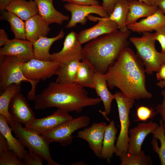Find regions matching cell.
Wrapping results in <instances>:
<instances>
[{"instance_id": "obj_26", "label": "cell", "mask_w": 165, "mask_h": 165, "mask_svg": "<svg viewBox=\"0 0 165 165\" xmlns=\"http://www.w3.org/2000/svg\"><path fill=\"white\" fill-rule=\"evenodd\" d=\"M117 132L115 123L112 120L106 128L100 158L101 159L105 160L108 163L110 162L111 159L116 152L115 143Z\"/></svg>"}, {"instance_id": "obj_32", "label": "cell", "mask_w": 165, "mask_h": 165, "mask_svg": "<svg viewBox=\"0 0 165 165\" xmlns=\"http://www.w3.org/2000/svg\"><path fill=\"white\" fill-rule=\"evenodd\" d=\"M2 12L1 18L9 23L11 30L13 33L15 38L26 39L25 22L16 15L6 10Z\"/></svg>"}, {"instance_id": "obj_41", "label": "cell", "mask_w": 165, "mask_h": 165, "mask_svg": "<svg viewBox=\"0 0 165 165\" xmlns=\"http://www.w3.org/2000/svg\"><path fill=\"white\" fill-rule=\"evenodd\" d=\"M10 150L6 139L0 133V152H6Z\"/></svg>"}, {"instance_id": "obj_38", "label": "cell", "mask_w": 165, "mask_h": 165, "mask_svg": "<svg viewBox=\"0 0 165 165\" xmlns=\"http://www.w3.org/2000/svg\"><path fill=\"white\" fill-rule=\"evenodd\" d=\"M161 94L163 97V101L161 104L157 105L156 109L163 120V128L165 133V89L162 91Z\"/></svg>"}, {"instance_id": "obj_11", "label": "cell", "mask_w": 165, "mask_h": 165, "mask_svg": "<svg viewBox=\"0 0 165 165\" xmlns=\"http://www.w3.org/2000/svg\"><path fill=\"white\" fill-rule=\"evenodd\" d=\"M64 9L70 12L71 19L66 28H70L76 26L80 23L84 25L88 16L91 14H95L101 17H106L109 14L101 6L98 5H81L68 3L64 5Z\"/></svg>"}, {"instance_id": "obj_14", "label": "cell", "mask_w": 165, "mask_h": 165, "mask_svg": "<svg viewBox=\"0 0 165 165\" xmlns=\"http://www.w3.org/2000/svg\"><path fill=\"white\" fill-rule=\"evenodd\" d=\"M0 55L13 56L23 62H27L35 58L33 43L26 39H9L0 49Z\"/></svg>"}, {"instance_id": "obj_45", "label": "cell", "mask_w": 165, "mask_h": 165, "mask_svg": "<svg viewBox=\"0 0 165 165\" xmlns=\"http://www.w3.org/2000/svg\"><path fill=\"white\" fill-rule=\"evenodd\" d=\"M12 0H0V9L1 12L4 10Z\"/></svg>"}, {"instance_id": "obj_15", "label": "cell", "mask_w": 165, "mask_h": 165, "mask_svg": "<svg viewBox=\"0 0 165 165\" xmlns=\"http://www.w3.org/2000/svg\"><path fill=\"white\" fill-rule=\"evenodd\" d=\"M107 125L105 122L94 123L90 126L79 131L76 136L86 141L95 156L99 158Z\"/></svg>"}, {"instance_id": "obj_44", "label": "cell", "mask_w": 165, "mask_h": 165, "mask_svg": "<svg viewBox=\"0 0 165 165\" xmlns=\"http://www.w3.org/2000/svg\"><path fill=\"white\" fill-rule=\"evenodd\" d=\"M156 5L165 14V0H156Z\"/></svg>"}, {"instance_id": "obj_36", "label": "cell", "mask_w": 165, "mask_h": 165, "mask_svg": "<svg viewBox=\"0 0 165 165\" xmlns=\"http://www.w3.org/2000/svg\"><path fill=\"white\" fill-rule=\"evenodd\" d=\"M44 158L40 154L31 150L24 156L23 163L24 165H42Z\"/></svg>"}, {"instance_id": "obj_40", "label": "cell", "mask_w": 165, "mask_h": 165, "mask_svg": "<svg viewBox=\"0 0 165 165\" xmlns=\"http://www.w3.org/2000/svg\"><path fill=\"white\" fill-rule=\"evenodd\" d=\"M102 6L109 15L112 12L117 0H102Z\"/></svg>"}, {"instance_id": "obj_12", "label": "cell", "mask_w": 165, "mask_h": 165, "mask_svg": "<svg viewBox=\"0 0 165 165\" xmlns=\"http://www.w3.org/2000/svg\"><path fill=\"white\" fill-rule=\"evenodd\" d=\"M73 118L68 112L58 108L53 114L47 117L40 119L35 118L29 124L24 125V127L42 135Z\"/></svg>"}, {"instance_id": "obj_33", "label": "cell", "mask_w": 165, "mask_h": 165, "mask_svg": "<svg viewBox=\"0 0 165 165\" xmlns=\"http://www.w3.org/2000/svg\"><path fill=\"white\" fill-rule=\"evenodd\" d=\"M120 159L121 165H148L152 164L150 158L146 156L142 150L138 155L130 154L127 152L125 153Z\"/></svg>"}, {"instance_id": "obj_22", "label": "cell", "mask_w": 165, "mask_h": 165, "mask_svg": "<svg viewBox=\"0 0 165 165\" xmlns=\"http://www.w3.org/2000/svg\"><path fill=\"white\" fill-rule=\"evenodd\" d=\"M6 118L0 114V133L6 139L9 149L15 153L20 160H23L28 153L25 148V146L18 138L13 137L12 134V130Z\"/></svg>"}, {"instance_id": "obj_21", "label": "cell", "mask_w": 165, "mask_h": 165, "mask_svg": "<svg viewBox=\"0 0 165 165\" xmlns=\"http://www.w3.org/2000/svg\"><path fill=\"white\" fill-rule=\"evenodd\" d=\"M39 15L49 25L56 23L61 25L69 19V16L64 15L54 7L53 0H34Z\"/></svg>"}, {"instance_id": "obj_10", "label": "cell", "mask_w": 165, "mask_h": 165, "mask_svg": "<svg viewBox=\"0 0 165 165\" xmlns=\"http://www.w3.org/2000/svg\"><path fill=\"white\" fill-rule=\"evenodd\" d=\"M83 47L78 38V34L74 31L66 36L62 50L51 54V61H56L60 64L73 60H82Z\"/></svg>"}, {"instance_id": "obj_30", "label": "cell", "mask_w": 165, "mask_h": 165, "mask_svg": "<svg viewBox=\"0 0 165 165\" xmlns=\"http://www.w3.org/2000/svg\"><path fill=\"white\" fill-rule=\"evenodd\" d=\"M160 125L152 133L153 138L151 141L152 148L159 157L161 165H165V133L162 119Z\"/></svg>"}, {"instance_id": "obj_6", "label": "cell", "mask_w": 165, "mask_h": 165, "mask_svg": "<svg viewBox=\"0 0 165 165\" xmlns=\"http://www.w3.org/2000/svg\"><path fill=\"white\" fill-rule=\"evenodd\" d=\"M60 65L56 61H43L35 58L24 63L22 68L24 75L31 81L32 86L28 94L29 100H34L36 96V87L40 81H44L56 75Z\"/></svg>"}, {"instance_id": "obj_2", "label": "cell", "mask_w": 165, "mask_h": 165, "mask_svg": "<svg viewBox=\"0 0 165 165\" xmlns=\"http://www.w3.org/2000/svg\"><path fill=\"white\" fill-rule=\"evenodd\" d=\"M35 108L38 109L56 107L68 112L80 113L87 106L99 104V97L88 96L84 87L75 83L60 84L50 83L48 86L36 96L34 100Z\"/></svg>"}, {"instance_id": "obj_1", "label": "cell", "mask_w": 165, "mask_h": 165, "mask_svg": "<svg viewBox=\"0 0 165 165\" xmlns=\"http://www.w3.org/2000/svg\"><path fill=\"white\" fill-rule=\"evenodd\" d=\"M145 73L142 61L130 48L126 47L104 76L109 88L117 87L126 97L139 100L152 97L146 88Z\"/></svg>"}, {"instance_id": "obj_46", "label": "cell", "mask_w": 165, "mask_h": 165, "mask_svg": "<svg viewBox=\"0 0 165 165\" xmlns=\"http://www.w3.org/2000/svg\"><path fill=\"white\" fill-rule=\"evenodd\" d=\"M151 6L156 5V0H138Z\"/></svg>"}, {"instance_id": "obj_27", "label": "cell", "mask_w": 165, "mask_h": 165, "mask_svg": "<svg viewBox=\"0 0 165 165\" xmlns=\"http://www.w3.org/2000/svg\"><path fill=\"white\" fill-rule=\"evenodd\" d=\"M127 0H117L112 12L109 14L108 19L115 22L120 31L125 32L128 29L126 23L129 11Z\"/></svg>"}, {"instance_id": "obj_39", "label": "cell", "mask_w": 165, "mask_h": 165, "mask_svg": "<svg viewBox=\"0 0 165 165\" xmlns=\"http://www.w3.org/2000/svg\"><path fill=\"white\" fill-rule=\"evenodd\" d=\"M73 4L81 5H99L97 0H61Z\"/></svg>"}, {"instance_id": "obj_3", "label": "cell", "mask_w": 165, "mask_h": 165, "mask_svg": "<svg viewBox=\"0 0 165 165\" xmlns=\"http://www.w3.org/2000/svg\"><path fill=\"white\" fill-rule=\"evenodd\" d=\"M130 31L118 30L100 36L83 47L82 61L87 62L95 72L105 74L117 60L122 50L127 47Z\"/></svg>"}, {"instance_id": "obj_25", "label": "cell", "mask_w": 165, "mask_h": 165, "mask_svg": "<svg viewBox=\"0 0 165 165\" xmlns=\"http://www.w3.org/2000/svg\"><path fill=\"white\" fill-rule=\"evenodd\" d=\"M65 33L62 29L56 36L47 38L41 36L33 43V52L35 59L46 61H51L50 48L55 41L64 37Z\"/></svg>"}, {"instance_id": "obj_8", "label": "cell", "mask_w": 165, "mask_h": 165, "mask_svg": "<svg viewBox=\"0 0 165 165\" xmlns=\"http://www.w3.org/2000/svg\"><path fill=\"white\" fill-rule=\"evenodd\" d=\"M90 122L88 116H82L67 121L41 135L49 143L57 142L65 147L72 142V134L79 129L87 127Z\"/></svg>"}, {"instance_id": "obj_5", "label": "cell", "mask_w": 165, "mask_h": 165, "mask_svg": "<svg viewBox=\"0 0 165 165\" xmlns=\"http://www.w3.org/2000/svg\"><path fill=\"white\" fill-rule=\"evenodd\" d=\"M9 125L16 137L28 150L41 155L48 165H60L52 159L49 150V143L41 134L33 132L13 119Z\"/></svg>"}, {"instance_id": "obj_34", "label": "cell", "mask_w": 165, "mask_h": 165, "mask_svg": "<svg viewBox=\"0 0 165 165\" xmlns=\"http://www.w3.org/2000/svg\"><path fill=\"white\" fill-rule=\"evenodd\" d=\"M0 165H24L16 154L11 150L0 152Z\"/></svg>"}, {"instance_id": "obj_23", "label": "cell", "mask_w": 165, "mask_h": 165, "mask_svg": "<svg viewBox=\"0 0 165 165\" xmlns=\"http://www.w3.org/2000/svg\"><path fill=\"white\" fill-rule=\"evenodd\" d=\"M129 11L127 16V25L137 22L142 17H147L154 14L157 11L156 5L151 6L138 0H128Z\"/></svg>"}, {"instance_id": "obj_24", "label": "cell", "mask_w": 165, "mask_h": 165, "mask_svg": "<svg viewBox=\"0 0 165 165\" xmlns=\"http://www.w3.org/2000/svg\"><path fill=\"white\" fill-rule=\"evenodd\" d=\"M5 10L14 14L25 21L38 14L37 6L32 0H12Z\"/></svg>"}, {"instance_id": "obj_7", "label": "cell", "mask_w": 165, "mask_h": 165, "mask_svg": "<svg viewBox=\"0 0 165 165\" xmlns=\"http://www.w3.org/2000/svg\"><path fill=\"white\" fill-rule=\"evenodd\" d=\"M118 107L120 124V130L116 144L115 154L120 158L128 152L129 145V131L130 125L129 114L134 100L125 97L121 92L114 94Z\"/></svg>"}, {"instance_id": "obj_42", "label": "cell", "mask_w": 165, "mask_h": 165, "mask_svg": "<svg viewBox=\"0 0 165 165\" xmlns=\"http://www.w3.org/2000/svg\"><path fill=\"white\" fill-rule=\"evenodd\" d=\"M157 72L156 76L158 80L165 79V64H163Z\"/></svg>"}, {"instance_id": "obj_37", "label": "cell", "mask_w": 165, "mask_h": 165, "mask_svg": "<svg viewBox=\"0 0 165 165\" xmlns=\"http://www.w3.org/2000/svg\"><path fill=\"white\" fill-rule=\"evenodd\" d=\"M153 34V38L155 41H158L160 45L161 52L165 54V25L156 29Z\"/></svg>"}, {"instance_id": "obj_31", "label": "cell", "mask_w": 165, "mask_h": 165, "mask_svg": "<svg viewBox=\"0 0 165 165\" xmlns=\"http://www.w3.org/2000/svg\"><path fill=\"white\" fill-rule=\"evenodd\" d=\"M94 71L86 62L79 61L77 70L75 83L84 87L94 89Z\"/></svg>"}, {"instance_id": "obj_19", "label": "cell", "mask_w": 165, "mask_h": 165, "mask_svg": "<svg viewBox=\"0 0 165 165\" xmlns=\"http://www.w3.org/2000/svg\"><path fill=\"white\" fill-rule=\"evenodd\" d=\"M108 87L104 74L94 72V89L102 101L105 108L104 111H100L108 120L107 116L110 113L111 104L115 96L109 90Z\"/></svg>"}, {"instance_id": "obj_4", "label": "cell", "mask_w": 165, "mask_h": 165, "mask_svg": "<svg viewBox=\"0 0 165 165\" xmlns=\"http://www.w3.org/2000/svg\"><path fill=\"white\" fill-rule=\"evenodd\" d=\"M153 36V34L146 32L142 33L140 37L130 38V41L136 50L137 55L145 67V73L148 75L157 72L165 64V54L157 51L155 46L156 41Z\"/></svg>"}, {"instance_id": "obj_35", "label": "cell", "mask_w": 165, "mask_h": 165, "mask_svg": "<svg viewBox=\"0 0 165 165\" xmlns=\"http://www.w3.org/2000/svg\"><path fill=\"white\" fill-rule=\"evenodd\" d=\"M158 113L155 111L152 108L144 106H141L137 109L136 116L138 119L137 121L145 122L148 119L154 118Z\"/></svg>"}, {"instance_id": "obj_29", "label": "cell", "mask_w": 165, "mask_h": 165, "mask_svg": "<svg viewBox=\"0 0 165 165\" xmlns=\"http://www.w3.org/2000/svg\"><path fill=\"white\" fill-rule=\"evenodd\" d=\"M80 61L73 60L60 64L57 72L56 82L60 84L75 83L79 63Z\"/></svg>"}, {"instance_id": "obj_20", "label": "cell", "mask_w": 165, "mask_h": 165, "mask_svg": "<svg viewBox=\"0 0 165 165\" xmlns=\"http://www.w3.org/2000/svg\"><path fill=\"white\" fill-rule=\"evenodd\" d=\"M25 22L26 40L32 43L40 37H46L50 31L49 24L38 14Z\"/></svg>"}, {"instance_id": "obj_17", "label": "cell", "mask_w": 165, "mask_h": 165, "mask_svg": "<svg viewBox=\"0 0 165 165\" xmlns=\"http://www.w3.org/2000/svg\"><path fill=\"white\" fill-rule=\"evenodd\" d=\"M9 110L14 120L24 125L29 124L35 118L26 98L20 92L16 94L11 99Z\"/></svg>"}, {"instance_id": "obj_47", "label": "cell", "mask_w": 165, "mask_h": 165, "mask_svg": "<svg viewBox=\"0 0 165 165\" xmlns=\"http://www.w3.org/2000/svg\"><path fill=\"white\" fill-rule=\"evenodd\" d=\"M156 85L161 88H165V79L159 81Z\"/></svg>"}, {"instance_id": "obj_9", "label": "cell", "mask_w": 165, "mask_h": 165, "mask_svg": "<svg viewBox=\"0 0 165 165\" xmlns=\"http://www.w3.org/2000/svg\"><path fill=\"white\" fill-rule=\"evenodd\" d=\"M0 62V92H3L9 86L13 83L21 84L22 81H31L24 75L23 66L24 62L12 56Z\"/></svg>"}, {"instance_id": "obj_43", "label": "cell", "mask_w": 165, "mask_h": 165, "mask_svg": "<svg viewBox=\"0 0 165 165\" xmlns=\"http://www.w3.org/2000/svg\"><path fill=\"white\" fill-rule=\"evenodd\" d=\"M7 35L3 29L0 30V46H3L9 40Z\"/></svg>"}, {"instance_id": "obj_13", "label": "cell", "mask_w": 165, "mask_h": 165, "mask_svg": "<svg viewBox=\"0 0 165 165\" xmlns=\"http://www.w3.org/2000/svg\"><path fill=\"white\" fill-rule=\"evenodd\" d=\"M108 17H98L89 15L87 17L89 20L92 21H98V22L92 27L79 32L78 38L80 43L82 45L102 35L118 30L116 24L108 19Z\"/></svg>"}, {"instance_id": "obj_18", "label": "cell", "mask_w": 165, "mask_h": 165, "mask_svg": "<svg viewBox=\"0 0 165 165\" xmlns=\"http://www.w3.org/2000/svg\"><path fill=\"white\" fill-rule=\"evenodd\" d=\"M165 25V14L158 8L152 15L139 22L127 25L128 29L138 33L150 32Z\"/></svg>"}, {"instance_id": "obj_16", "label": "cell", "mask_w": 165, "mask_h": 165, "mask_svg": "<svg viewBox=\"0 0 165 165\" xmlns=\"http://www.w3.org/2000/svg\"><path fill=\"white\" fill-rule=\"evenodd\" d=\"M159 126L156 123L150 120L148 123H140L137 126L129 131V149L130 154L138 155L141 151V146L145 138L152 133Z\"/></svg>"}, {"instance_id": "obj_28", "label": "cell", "mask_w": 165, "mask_h": 165, "mask_svg": "<svg viewBox=\"0 0 165 165\" xmlns=\"http://www.w3.org/2000/svg\"><path fill=\"white\" fill-rule=\"evenodd\" d=\"M21 90V84L13 83L9 86L1 93L0 96V114L4 116L9 124L13 119L10 115L9 108L11 101L13 96Z\"/></svg>"}]
</instances>
